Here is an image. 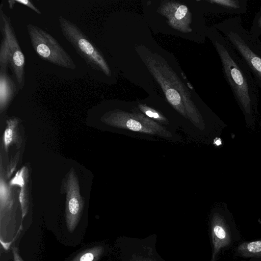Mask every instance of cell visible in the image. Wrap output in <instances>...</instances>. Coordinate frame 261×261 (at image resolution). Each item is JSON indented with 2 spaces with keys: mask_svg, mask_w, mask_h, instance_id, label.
<instances>
[{
  "mask_svg": "<svg viewBox=\"0 0 261 261\" xmlns=\"http://www.w3.org/2000/svg\"><path fill=\"white\" fill-rule=\"evenodd\" d=\"M84 201L81 196L78 178L75 171L70 170L67 180L65 220L70 232L77 226L82 214Z\"/></svg>",
  "mask_w": 261,
  "mask_h": 261,
  "instance_id": "cell-6",
  "label": "cell"
},
{
  "mask_svg": "<svg viewBox=\"0 0 261 261\" xmlns=\"http://www.w3.org/2000/svg\"><path fill=\"white\" fill-rule=\"evenodd\" d=\"M26 27L32 45L40 58L61 67L75 69L71 56L52 35L37 25L29 23Z\"/></svg>",
  "mask_w": 261,
  "mask_h": 261,
  "instance_id": "cell-4",
  "label": "cell"
},
{
  "mask_svg": "<svg viewBox=\"0 0 261 261\" xmlns=\"http://www.w3.org/2000/svg\"><path fill=\"white\" fill-rule=\"evenodd\" d=\"M217 29L246 63L261 89V41L243 25L240 15L227 18Z\"/></svg>",
  "mask_w": 261,
  "mask_h": 261,
  "instance_id": "cell-2",
  "label": "cell"
},
{
  "mask_svg": "<svg viewBox=\"0 0 261 261\" xmlns=\"http://www.w3.org/2000/svg\"><path fill=\"white\" fill-rule=\"evenodd\" d=\"M7 68L0 67V112L9 107L19 90L15 82L7 73Z\"/></svg>",
  "mask_w": 261,
  "mask_h": 261,
  "instance_id": "cell-7",
  "label": "cell"
},
{
  "mask_svg": "<svg viewBox=\"0 0 261 261\" xmlns=\"http://www.w3.org/2000/svg\"><path fill=\"white\" fill-rule=\"evenodd\" d=\"M10 199V191L2 176L0 180V207L1 212H3L9 204Z\"/></svg>",
  "mask_w": 261,
  "mask_h": 261,
  "instance_id": "cell-12",
  "label": "cell"
},
{
  "mask_svg": "<svg viewBox=\"0 0 261 261\" xmlns=\"http://www.w3.org/2000/svg\"><path fill=\"white\" fill-rule=\"evenodd\" d=\"M168 100L173 106H177L180 102V96L179 93L173 89H168L166 93Z\"/></svg>",
  "mask_w": 261,
  "mask_h": 261,
  "instance_id": "cell-16",
  "label": "cell"
},
{
  "mask_svg": "<svg viewBox=\"0 0 261 261\" xmlns=\"http://www.w3.org/2000/svg\"><path fill=\"white\" fill-rule=\"evenodd\" d=\"M234 253L240 257L261 259V240L242 242L236 248Z\"/></svg>",
  "mask_w": 261,
  "mask_h": 261,
  "instance_id": "cell-9",
  "label": "cell"
},
{
  "mask_svg": "<svg viewBox=\"0 0 261 261\" xmlns=\"http://www.w3.org/2000/svg\"><path fill=\"white\" fill-rule=\"evenodd\" d=\"M188 11L187 7L185 5L180 6L177 9L175 17L177 19H181L186 15Z\"/></svg>",
  "mask_w": 261,
  "mask_h": 261,
  "instance_id": "cell-18",
  "label": "cell"
},
{
  "mask_svg": "<svg viewBox=\"0 0 261 261\" xmlns=\"http://www.w3.org/2000/svg\"><path fill=\"white\" fill-rule=\"evenodd\" d=\"M28 177V170L26 167L24 166L17 172L14 177L10 180L9 185L11 186H17L21 188L25 186Z\"/></svg>",
  "mask_w": 261,
  "mask_h": 261,
  "instance_id": "cell-13",
  "label": "cell"
},
{
  "mask_svg": "<svg viewBox=\"0 0 261 261\" xmlns=\"http://www.w3.org/2000/svg\"><path fill=\"white\" fill-rule=\"evenodd\" d=\"M145 114L150 117L159 119L160 116L157 113L153 112L150 110H147L145 112Z\"/></svg>",
  "mask_w": 261,
  "mask_h": 261,
  "instance_id": "cell-20",
  "label": "cell"
},
{
  "mask_svg": "<svg viewBox=\"0 0 261 261\" xmlns=\"http://www.w3.org/2000/svg\"><path fill=\"white\" fill-rule=\"evenodd\" d=\"M12 254L13 257V261H24L20 255L18 248L14 246L12 247Z\"/></svg>",
  "mask_w": 261,
  "mask_h": 261,
  "instance_id": "cell-19",
  "label": "cell"
},
{
  "mask_svg": "<svg viewBox=\"0 0 261 261\" xmlns=\"http://www.w3.org/2000/svg\"><path fill=\"white\" fill-rule=\"evenodd\" d=\"M215 33L214 44L225 79L243 113L246 125L254 129L259 114L258 85L247 65L230 42L221 34Z\"/></svg>",
  "mask_w": 261,
  "mask_h": 261,
  "instance_id": "cell-1",
  "label": "cell"
},
{
  "mask_svg": "<svg viewBox=\"0 0 261 261\" xmlns=\"http://www.w3.org/2000/svg\"><path fill=\"white\" fill-rule=\"evenodd\" d=\"M16 3H18L21 5H23L32 10L39 15H41L42 13L40 10L37 8L32 2L29 0H15Z\"/></svg>",
  "mask_w": 261,
  "mask_h": 261,
  "instance_id": "cell-17",
  "label": "cell"
},
{
  "mask_svg": "<svg viewBox=\"0 0 261 261\" xmlns=\"http://www.w3.org/2000/svg\"><path fill=\"white\" fill-rule=\"evenodd\" d=\"M19 200L21 205L22 218L23 219L27 215L29 207V200L25 186L21 188L19 195Z\"/></svg>",
  "mask_w": 261,
  "mask_h": 261,
  "instance_id": "cell-15",
  "label": "cell"
},
{
  "mask_svg": "<svg viewBox=\"0 0 261 261\" xmlns=\"http://www.w3.org/2000/svg\"><path fill=\"white\" fill-rule=\"evenodd\" d=\"M211 228L213 246L211 261H217L221 251L232 246L239 237L232 216L226 206L213 213Z\"/></svg>",
  "mask_w": 261,
  "mask_h": 261,
  "instance_id": "cell-5",
  "label": "cell"
},
{
  "mask_svg": "<svg viewBox=\"0 0 261 261\" xmlns=\"http://www.w3.org/2000/svg\"><path fill=\"white\" fill-rule=\"evenodd\" d=\"M8 2L9 3V7L10 9H12L13 8L14 6L16 3L15 0H9L8 1Z\"/></svg>",
  "mask_w": 261,
  "mask_h": 261,
  "instance_id": "cell-21",
  "label": "cell"
},
{
  "mask_svg": "<svg viewBox=\"0 0 261 261\" xmlns=\"http://www.w3.org/2000/svg\"><path fill=\"white\" fill-rule=\"evenodd\" d=\"M6 122L7 127L4 133L3 141L5 149L7 151L9 145L16 138L18 120L16 118L10 119Z\"/></svg>",
  "mask_w": 261,
  "mask_h": 261,
  "instance_id": "cell-11",
  "label": "cell"
},
{
  "mask_svg": "<svg viewBox=\"0 0 261 261\" xmlns=\"http://www.w3.org/2000/svg\"><path fill=\"white\" fill-rule=\"evenodd\" d=\"M103 252L102 246H95L83 250L70 261H98Z\"/></svg>",
  "mask_w": 261,
  "mask_h": 261,
  "instance_id": "cell-10",
  "label": "cell"
},
{
  "mask_svg": "<svg viewBox=\"0 0 261 261\" xmlns=\"http://www.w3.org/2000/svg\"><path fill=\"white\" fill-rule=\"evenodd\" d=\"M58 20L62 34L87 64L109 74V68L103 56L80 28L62 16Z\"/></svg>",
  "mask_w": 261,
  "mask_h": 261,
  "instance_id": "cell-3",
  "label": "cell"
},
{
  "mask_svg": "<svg viewBox=\"0 0 261 261\" xmlns=\"http://www.w3.org/2000/svg\"><path fill=\"white\" fill-rule=\"evenodd\" d=\"M101 121L109 125L132 131L150 134H156L153 130L143 125L141 122L133 118L122 120L112 114L109 116L104 115L101 118Z\"/></svg>",
  "mask_w": 261,
  "mask_h": 261,
  "instance_id": "cell-8",
  "label": "cell"
},
{
  "mask_svg": "<svg viewBox=\"0 0 261 261\" xmlns=\"http://www.w3.org/2000/svg\"><path fill=\"white\" fill-rule=\"evenodd\" d=\"M249 31L257 37L261 35V6L254 16Z\"/></svg>",
  "mask_w": 261,
  "mask_h": 261,
  "instance_id": "cell-14",
  "label": "cell"
},
{
  "mask_svg": "<svg viewBox=\"0 0 261 261\" xmlns=\"http://www.w3.org/2000/svg\"><path fill=\"white\" fill-rule=\"evenodd\" d=\"M241 261H261V259L250 258V260H241Z\"/></svg>",
  "mask_w": 261,
  "mask_h": 261,
  "instance_id": "cell-22",
  "label": "cell"
}]
</instances>
